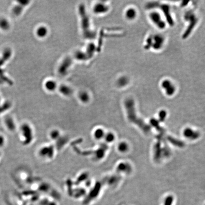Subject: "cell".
<instances>
[{
    "mask_svg": "<svg viewBox=\"0 0 205 205\" xmlns=\"http://www.w3.org/2000/svg\"><path fill=\"white\" fill-rule=\"evenodd\" d=\"M124 107L129 120L139 126L144 132L149 133L151 131V128L137 115L134 101L131 98L126 99L124 101Z\"/></svg>",
    "mask_w": 205,
    "mask_h": 205,
    "instance_id": "cell-1",
    "label": "cell"
},
{
    "mask_svg": "<svg viewBox=\"0 0 205 205\" xmlns=\"http://www.w3.org/2000/svg\"><path fill=\"white\" fill-rule=\"evenodd\" d=\"M165 39L162 35L157 34L149 37L146 41L145 47L148 49L152 48L154 50L161 49L164 43Z\"/></svg>",
    "mask_w": 205,
    "mask_h": 205,
    "instance_id": "cell-2",
    "label": "cell"
},
{
    "mask_svg": "<svg viewBox=\"0 0 205 205\" xmlns=\"http://www.w3.org/2000/svg\"><path fill=\"white\" fill-rule=\"evenodd\" d=\"M79 12L82 18V26L83 29L84 35L86 37L92 39L95 36L94 33L89 29V21L88 16L86 15L85 7L83 5L79 7Z\"/></svg>",
    "mask_w": 205,
    "mask_h": 205,
    "instance_id": "cell-3",
    "label": "cell"
},
{
    "mask_svg": "<svg viewBox=\"0 0 205 205\" xmlns=\"http://www.w3.org/2000/svg\"><path fill=\"white\" fill-rule=\"evenodd\" d=\"M150 20L152 22L158 29H164L166 26L165 20L163 17L157 11H152L149 15Z\"/></svg>",
    "mask_w": 205,
    "mask_h": 205,
    "instance_id": "cell-4",
    "label": "cell"
},
{
    "mask_svg": "<svg viewBox=\"0 0 205 205\" xmlns=\"http://www.w3.org/2000/svg\"><path fill=\"white\" fill-rule=\"evenodd\" d=\"M161 87L164 90L166 94L168 96L173 95L176 92L174 84L169 79H164L161 83Z\"/></svg>",
    "mask_w": 205,
    "mask_h": 205,
    "instance_id": "cell-5",
    "label": "cell"
},
{
    "mask_svg": "<svg viewBox=\"0 0 205 205\" xmlns=\"http://www.w3.org/2000/svg\"><path fill=\"white\" fill-rule=\"evenodd\" d=\"M183 134L185 137L192 140L197 139L199 136V133L198 132L190 128L185 129L183 131Z\"/></svg>",
    "mask_w": 205,
    "mask_h": 205,
    "instance_id": "cell-6",
    "label": "cell"
},
{
    "mask_svg": "<svg viewBox=\"0 0 205 205\" xmlns=\"http://www.w3.org/2000/svg\"><path fill=\"white\" fill-rule=\"evenodd\" d=\"M109 10V7L104 3L97 4L94 8V11L97 14L104 13L107 12Z\"/></svg>",
    "mask_w": 205,
    "mask_h": 205,
    "instance_id": "cell-7",
    "label": "cell"
},
{
    "mask_svg": "<svg viewBox=\"0 0 205 205\" xmlns=\"http://www.w3.org/2000/svg\"><path fill=\"white\" fill-rule=\"evenodd\" d=\"M137 12L136 9L132 7L128 8L125 12V18L129 20H132L135 19L137 17Z\"/></svg>",
    "mask_w": 205,
    "mask_h": 205,
    "instance_id": "cell-8",
    "label": "cell"
},
{
    "mask_svg": "<svg viewBox=\"0 0 205 205\" xmlns=\"http://www.w3.org/2000/svg\"><path fill=\"white\" fill-rule=\"evenodd\" d=\"M131 167L127 163L122 162L120 163L117 167V170L118 172L129 173L131 171Z\"/></svg>",
    "mask_w": 205,
    "mask_h": 205,
    "instance_id": "cell-9",
    "label": "cell"
},
{
    "mask_svg": "<svg viewBox=\"0 0 205 205\" xmlns=\"http://www.w3.org/2000/svg\"><path fill=\"white\" fill-rule=\"evenodd\" d=\"M93 136L96 140H100L104 138L105 135V131L102 128H97L95 129L93 132Z\"/></svg>",
    "mask_w": 205,
    "mask_h": 205,
    "instance_id": "cell-10",
    "label": "cell"
},
{
    "mask_svg": "<svg viewBox=\"0 0 205 205\" xmlns=\"http://www.w3.org/2000/svg\"><path fill=\"white\" fill-rule=\"evenodd\" d=\"M70 61H71L70 59V58H68V59H66L65 61H64V62L62 64V66H60L59 68L60 73H64V71L65 72V71L66 70V68L67 67H69L70 65L71 64Z\"/></svg>",
    "mask_w": 205,
    "mask_h": 205,
    "instance_id": "cell-11",
    "label": "cell"
},
{
    "mask_svg": "<svg viewBox=\"0 0 205 205\" xmlns=\"http://www.w3.org/2000/svg\"><path fill=\"white\" fill-rule=\"evenodd\" d=\"M129 83V80L126 77H122L120 78L117 81V84L119 87H124Z\"/></svg>",
    "mask_w": 205,
    "mask_h": 205,
    "instance_id": "cell-12",
    "label": "cell"
},
{
    "mask_svg": "<svg viewBox=\"0 0 205 205\" xmlns=\"http://www.w3.org/2000/svg\"><path fill=\"white\" fill-rule=\"evenodd\" d=\"M47 33V29L44 27H41L38 29L37 30V35L41 37H44L46 35Z\"/></svg>",
    "mask_w": 205,
    "mask_h": 205,
    "instance_id": "cell-13",
    "label": "cell"
},
{
    "mask_svg": "<svg viewBox=\"0 0 205 205\" xmlns=\"http://www.w3.org/2000/svg\"><path fill=\"white\" fill-rule=\"evenodd\" d=\"M104 138L107 142L108 143H110L113 142L115 140V137L113 133L111 132H108L107 134H105Z\"/></svg>",
    "mask_w": 205,
    "mask_h": 205,
    "instance_id": "cell-14",
    "label": "cell"
},
{
    "mask_svg": "<svg viewBox=\"0 0 205 205\" xmlns=\"http://www.w3.org/2000/svg\"><path fill=\"white\" fill-rule=\"evenodd\" d=\"M56 87V84L54 81H49L46 83V87L50 91L54 90Z\"/></svg>",
    "mask_w": 205,
    "mask_h": 205,
    "instance_id": "cell-15",
    "label": "cell"
},
{
    "mask_svg": "<svg viewBox=\"0 0 205 205\" xmlns=\"http://www.w3.org/2000/svg\"><path fill=\"white\" fill-rule=\"evenodd\" d=\"M60 91L62 94H63L66 95H68L69 94H71L72 93L71 89L70 88H68V87H66V86H63L60 87Z\"/></svg>",
    "mask_w": 205,
    "mask_h": 205,
    "instance_id": "cell-16",
    "label": "cell"
},
{
    "mask_svg": "<svg viewBox=\"0 0 205 205\" xmlns=\"http://www.w3.org/2000/svg\"><path fill=\"white\" fill-rule=\"evenodd\" d=\"M118 150L121 152H125L128 149V145L127 144L124 142L120 143L118 145Z\"/></svg>",
    "mask_w": 205,
    "mask_h": 205,
    "instance_id": "cell-17",
    "label": "cell"
},
{
    "mask_svg": "<svg viewBox=\"0 0 205 205\" xmlns=\"http://www.w3.org/2000/svg\"><path fill=\"white\" fill-rule=\"evenodd\" d=\"M79 98L83 102H86L88 101L89 99L88 94L86 92H83L79 94Z\"/></svg>",
    "mask_w": 205,
    "mask_h": 205,
    "instance_id": "cell-18",
    "label": "cell"
},
{
    "mask_svg": "<svg viewBox=\"0 0 205 205\" xmlns=\"http://www.w3.org/2000/svg\"><path fill=\"white\" fill-rule=\"evenodd\" d=\"M0 27L4 29H7L9 27V22L5 19L0 20Z\"/></svg>",
    "mask_w": 205,
    "mask_h": 205,
    "instance_id": "cell-19",
    "label": "cell"
},
{
    "mask_svg": "<svg viewBox=\"0 0 205 205\" xmlns=\"http://www.w3.org/2000/svg\"><path fill=\"white\" fill-rule=\"evenodd\" d=\"M169 140L170 141V143L173 144L174 145H177L178 146H181V147H182L184 145L183 143L182 142H181V141H180L179 140L178 141V140H176L174 138H172V137H170L169 138Z\"/></svg>",
    "mask_w": 205,
    "mask_h": 205,
    "instance_id": "cell-20",
    "label": "cell"
},
{
    "mask_svg": "<svg viewBox=\"0 0 205 205\" xmlns=\"http://www.w3.org/2000/svg\"><path fill=\"white\" fill-rule=\"evenodd\" d=\"M151 123L153 127H154L155 128H156L157 130H158L159 131H161L162 130V129H161V127H160L159 126V122H158V121H157L156 120H155V119H152L151 121Z\"/></svg>",
    "mask_w": 205,
    "mask_h": 205,
    "instance_id": "cell-21",
    "label": "cell"
},
{
    "mask_svg": "<svg viewBox=\"0 0 205 205\" xmlns=\"http://www.w3.org/2000/svg\"><path fill=\"white\" fill-rule=\"evenodd\" d=\"M59 132L57 130H53L50 133V138L53 140L57 139L59 137Z\"/></svg>",
    "mask_w": 205,
    "mask_h": 205,
    "instance_id": "cell-22",
    "label": "cell"
},
{
    "mask_svg": "<svg viewBox=\"0 0 205 205\" xmlns=\"http://www.w3.org/2000/svg\"><path fill=\"white\" fill-rule=\"evenodd\" d=\"M22 10V8L21 6H19V5L16 6L13 9V12L15 15H18L21 13Z\"/></svg>",
    "mask_w": 205,
    "mask_h": 205,
    "instance_id": "cell-23",
    "label": "cell"
},
{
    "mask_svg": "<svg viewBox=\"0 0 205 205\" xmlns=\"http://www.w3.org/2000/svg\"><path fill=\"white\" fill-rule=\"evenodd\" d=\"M167 116V113L165 111H161L160 112L159 114V116L160 118V121L163 122L165 120L166 117Z\"/></svg>",
    "mask_w": 205,
    "mask_h": 205,
    "instance_id": "cell-24",
    "label": "cell"
},
{
    "mask_svg": "<svg viewBox=\"0 0 205 205\" xmlns=\"http://www.w3.org/2000/svg\"><path fill=\"white\" fill-rule=\"evenodd\" d=\"M4 143V138L2 137V136H0V146L3 145Z\"/></svg>",
    "mask_w": 205,
    "mask_h": 205,
    "instance_id": "cell-25",
    "label": "cell"
}]
</instances>
